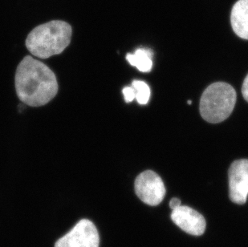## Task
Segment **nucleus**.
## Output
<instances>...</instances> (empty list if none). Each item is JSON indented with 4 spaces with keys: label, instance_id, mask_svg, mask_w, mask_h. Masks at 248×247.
<instances>
[{
    "label": "nucleus",
    "instance_id": "f257e3e1",
    "mask_svg": "<svg viewBox=\"0 0 248 247\" xmlns=\"http://www.w3.org/2000/svg\"><path fill=\"white\" fill-rule=\"evenodd\" d=\"M17 96L31 107L47 105L58 93L56 75L41 61L27 56L17 67L16 73Z\"/></svg>",
    "mask_w": 248,
    "mask_h": 247
},
{
    "label": "nucleus",
    "instance_id": "f03ea898",
    "mask_svg": "<svg viewBox=\"0 0 248 247\" xmlns=\"http://www.w3.org/2000/svg\"><path fill=\"white\" fill-rule=\"evenodd\" d=\"M73 29L62 20H52L34 28L26 40L28 51L40 59L62 53L70 45Z\"/></svg>",
    "mask_w": 248,
    "mask_h": 247
},
{
    "label": "nucleus",
    "instance_id": "7ed1b4c3",
    "mask_svg": "<svg viewBox=\"0 0 248 247\" xmlns=\"http://www.w3.org/2000/svg\"><path fill=\"white\" fill-rule=\"evenodd\" d=\"M236 92L229 84L217 82L206 88L200 100V113L210 123H219L229 117L236 104Z\"/></svg>",
    "mask_w": 248,
    "mask_h": 247
},
{
    "label": "nucleus",
    "instance_id": "20e7f679",
    "mask_svg": "<svg viewBox=\"0 0 248 247\" xmlns=\"http://www.w3.org/2000/svg\"><path fill=\"white\" fill-rule=\"evenodd\" d=\"M134 188L138 198L151 206L159 205L166 195V187L162 178L152 170H146L138 175Z\"/></svg>",
    "mask_w": 248,
    "mask_h": 247
},
{
    "label": "nucleus",
    "instance_id": "39448f33",
    "mask_svg": "<svg viewBox=\"0 0 248 247\" xmlns=\"http://www.w3.org/2000/svg\"><path fill=\"white\" fill-rule=\"evenodd\" d=\"M100 237L93 222L82 219L60 238L55 247H99Z\"/></svg>",
    "mask_w": 248,
    "mask_h": 247
},
{
    "label": "nucleus",
    "instance_id": "423d86ee",
    "mask_svg": "<svg viewBox=\"0 0 248 247\" xmlns=\"http://www.w3.org/2000/svg\"><path fill=\"white\" fill-rule=\"evenodd\" d=\"M229 196L238 205H244L248 195V160L234 161L230 167Z\"/></svg>",
    "mask_w": 248,
    "mask_h": 247
},
{
    "label": "nucleus",
    "instance_id": "0eeeda50",
    "mask_svg": "<svg viewBox=\"0 0 248 247\" xmlns=\"http://www.w3.org/2000/svg\"><path fill=\"white\" fill-rule=\"evenodd\" d=\"M171 219L179 228L191 235H202L206 230L203 216L186 205H180L172 210Z\"/></svg>",
    "mask_w": 248,
    "mask_h": 247
},
{
    "label": "nucleus",
    "instance_id": "6e6552de",
    "mask_svg": "<svg viewBox=\"0 0 248 247\" xmlns=\"http://www.w3.org/2000/svg\"><path fill=\"white\" fill-rule=\"evenodd\" d=\"M231 23L233 31L239 37L248 40V0H239L234 3Z\"/></svg>",
    "mask_w": 248,
    "mask_h": 247
},
{
    "label": "nucleus",
    "instance_id": "1a4fd4ad",
    "mask_svg": "<svg viewBox=\"0 0 248 247\" xmlns=\"http://www.w3.org/2000/svg\"><path fill=\"white\" fill-rule=\"evenodd\" d=\"M154 52L150 48L140 47L134 54L128 53L126 60L132 66L136 67L141 73H149L153 68Z\"/></svg>",
    "mask_w": 248,
    "mask_h": 247
},
{
    "label": "nucleus",
    "instance_id": "9d476101",
    "mask_svg": "<svg viewBox=\"0 0 248 247\" xmlns=\"http://www.w3.org/2000/svg\"><path fill=\"white\" fill-rule=\"evenodd\" d=\"M132 87L135 90V99L140 105H146L150 97V89L149 85L141 80H134Z\"/></svg>",
    "mask_w": 248,
    "mask_h": 247
},
{
    "label": "nucleus",
    "instance_id": "9b49d317",
    "mask_svg": "<svg viewBox=\"0 0 248 247\" xmlns=\"http://www.w3.org/2000/svg\"><path fill=\"white\" fill-rule=\"evenodd\" d=\"M122 93L127 103L132 102L135 99V90L132 86L125 87L122 90Z\"/></svg>",
    "mask_w": 248,
    "mask_h": 247
},
{
    "label": "nucleus",
    "instance_id": "f8f14e48",
    "mask_svg": "<svg viewBox=\"0 0 248 247\" xmlns=\"http://www.w3.org/2000/svg\"><path fill=\"white\" fill-rule=\"evenodd\" d=\"M242 93L244 96V99L248 102V74L246 78L244 79V83H243V86H242Z\"/></svg>",
    "mask_w": 248,
    "mask_h": 247
},
{
    "label": "nucleus",
    "instance_id": "ddd939ff",
    "mask_svg": "<svg viewBox=\"0 0 248 247\" xmlns=\"http://www.w3.org/2000/svg\"><path fill=\"white\" fill-rule=\"evenodd\" d=\"M180 205H181V201L178 198H172L170 201V207L171 208L172 210H174L176 208H178Z\"/></svg>",
    "mask_w": 248,
    "mask_h": 247
},
{
    "label": "nucleus",
    "instance_id": "4468645a",
    "mask_svg": "<svg viewBox=\"0 0 248 247\" xmlns=\"http://www.w3.org/2000/svg\"><path fill=\"white\" fill-rule=\"evenodd\" d=\"M188 104H189V105H191V104H192V101H191V100H188Z\"/></svg>",
    "mask_w": 248,
    "mask_h": 247
}]
</instances>
